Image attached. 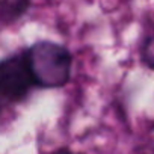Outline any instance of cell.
<instances>
[{"mask_svg": "<svg viewBox=\"0 0 154 154\" xmlns=\"http://www.w3.org/2000/svg\"><path fill=\"white\" fill-rule=\"evenodd\" d=\"M140 60L142 63L154 71V33L148 35L140 45Z\"/></svg>", "mask_w": 154, "mask_h": 154, "instance_id": "cell-4", "label": "cell"}, {"mask_svg": "<svg viewBox=\"0 0 154 154\" xmlns=\"http://www.w3.org/2000/svg\"><path fill=\"white\" fill-rule=\"evenodd\" d=\"M35 86L24 51L0 60V97L12 103L23 101Z\"/></svg>", "mask_w": 154, "mask_h": 154, "instance_id": "cell-2", "label": "cell"}, {"mask_svg": "<svg viewBox=\"0 0 154 154\" xmlns=\"http://www.w3.org/2000/svg\"><path fill=\"white\" fill-rule=\"evenodd\" d=\"M30 0H0V21L12 23L27 12Z\"/></svg>", "mask_w": 154, "mask_h": 154, "instance_id": "cell-3", "label": "cell"}, {"mask_svg": "<svg viewBox=\"0 0 154 154\" xmlns=\"http://www.w3.org/2000/svg\"><path fill=\"white\" fill-rule=\"evenodd\" d=\"M0 112H2V107H0Z\"/></svg>", "mask_w": 154, "mask_h": 154, "instance_id": "cell-5", "label": "cell"}, {"mask_svg": "<svg viewBox=\"0 0 154 154\" xmlns=\"http://www.w3.org/2000/svg\"><path fill=\"white\" fill-rule=\"evenodd\" d=\"M24 54L35 86L53 89L69 82L72 54L66 47L51 41H39L30 45Z\"/></svg>", "mask_w": 154, "mask_h": 154, "instance_id": "cell-1", "label": "cell"}]
</instances>
